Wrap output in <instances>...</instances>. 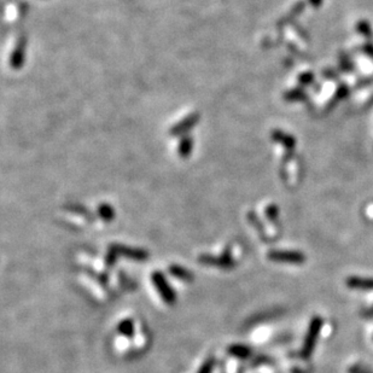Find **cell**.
I'll use <instances>...</instances> for the list:
<instances>
[{"label":"cell","mask_w":373,"mask_h":373,"mask_svg":"<svg viewBox=\"0 0 373 373\" xmlns=\"http://www.w3.org/2000/svg\"><path fill=\"white\" fill-rule=\"evenodd\" d=\"M323 325H324V320H323L322 317H314L310 320L308 331H307L306 337H304L301 349V356L303 357V359L307 360L312 356L313 351H314L315 349L318 337H319L320 335V331H322L323 328Z\"/></svg>","instance_id":"1"},{"label":"cell","mask_w":373,"mask_h":373,"mask_svg":"<svg viewBox=\"0 0 373 373\" xmlns=\"http://www.w3.org/2000/svg\"><path fill=\"white\" fill-rule=\"evenodd\" d=\"M151 280L152 284L156 286V290H157L160 296L162 297V299L166 302L167 304H174L176 302V294L175 291H173L172 286L169 285V283L167 281L166 276H164L161 272H153L151 274Z\"/></svg>","instance_id":"2"},{"label":"cell","mask_w":373,"mask_h":373,"mask_svg":"<svg viewBox=\"0 0 373 373\" xmlns=\"http://www.w3.org/2000/svg\"><path fill=\"white\" fill-rule=\"evenodd\" d=\"M267 259L273 262L290 263V265H302L306 262V256L299 251H288V250H272L267 254Z\"/></svg>","instance_id":"3"},{"label":"cell","mask_w":373,"mask_h":373,"mask_svg":"<svg viewBox=\"0 0 373 373\" xmlns=\"http://www.w3.org/2000/svg\"><path fill=\"white\" fill-rule=\"evenodd\" d=\"M110 251L114 252L115 255H124V256L128 257V259L135 260V261H145L149 256V254L145 251V250L134 249V248L124 247V245H120V244L113 245Z\"/></svg>","instance_id":"4"},{"label":"cell","mask_w":373,"mask_h":373,"mask_svg":"<svg viewBox=\"0 0 373 373\" xmlns=\"http://www.w3.org/2000/svg\"><path fill=\"white\" fill-rule=\"evenodd\" d=\"M346 285L351 290L371 291L373 290V278L351 275L346 278Z\"/></svg>","instance_id":"5"},{"label":"cell","mask_w":373,"mask_h":373,"mask_svg":"<svg viewBox=\"0 0 373 373\" xmlns=\"http://www.w3.org/2000/svg\"><path fill=\"white\" fill-rule=\"evenodd\" d=\"M169 272H171L172 275L176 276V278H179L180 280H185V281H192L194 280V275H192V273H190L189 271L186 270V268H182L180 267V266H171L169 267Z\"/></svg>","instance_id":"6"},{"label":"cell","mask_w":373,"mask_h":373,"mask_svg":"<svg viewBox=\"0 0 373 373\" xmlns=\"http://www.w3.org/2000/svg\"><path fill=\"white\" fill-rule=\"evenodd\" d=\"M119 332L121 335L126 336V337H132L134 335V324H133V320L130 319H124L120 323L119 326Z\"/></svg>","instance_id":"7"},{"label":"cell","mask_w":373,"mask_h":373,"mask_svg":"<svg viewBox=\"0 0 373 373\" xmlns=\"http://www.w3.org/2000/svg\"><path fill=\"white\" fill-rule=\"evenodd\" d=\"M229 354L236 357H239V359H247L248 356L250 355V349L245 346H239V344H236V346H231L228 349Z\"/></svg>","instance_id":"8"},{"label":"cell","mask_w":373,"mask_h":373,"mask_svg":"<svg viewBox=\"0 0 373 373\" xmlns=\"http://www.w3.org/2000/svg\"><path fill=\"white\" fill-rule=\"evenodd\" d=\"M348 373H373L370 370L365 369V367L360 366V365H353L351 367L348 369Z\"/></svg>","instance_id":"9"},{"label":"cell","mask_w":373,"mask_h":373,"mask_svg":"<svg viewBox=\"0 0 373 373\" xmlns=\"http://www.w3.org/2000/svg\"><path fill=\"white\" fill-rule=\"evenodd\" d=\"M211 369H213V361L209 360V361H207L202 367H200V370L198 371V373H210Z\"/></svg>","instance_id":"10"}]
</instances>
